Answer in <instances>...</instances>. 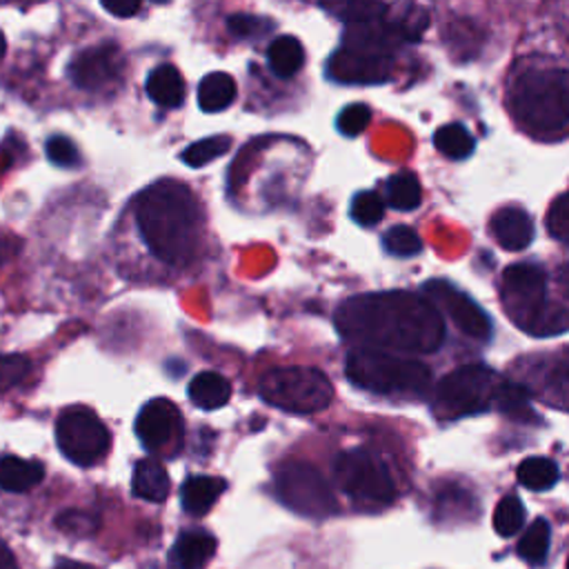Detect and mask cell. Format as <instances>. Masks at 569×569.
<instances>
[{
  "label": "cell",
  "mask_w": 569,
  "mask_h": 569,
  "mask_svg": "<svg viewBox=\"0 0 569 569\" xmlns=\"http://www.w3.org/2000/svg\"><path fill=\"white\" fill-rule=\"evenodd\" d=\"M336 329L356 349L431 353L445 340L438 307L411 291H369L336 309Z\"/></svg>",
  "instance_id": "1"
},
{
  "label": "cell",
  "mask_w": 569,
  "mask_h": 569,
  "mask_svg": "<svg viewBox=\"0 0 569 569\" xmlns=\"http://www.w3.org/2000/svg\"><path fill=\"white\" fill-rule=\"evenodd\" d=\"M136 224L149 251L164 264L182 267L200 247V204L176 180L153 182L136 198Z\"/></svg>",
  "instance_id": "2"
},
{
  "label": "cell",
  "mask_w": 569,
  "mask_h": 569,
  "mask_svg": "<svg viewBox=\"0 0 569 569\" xmlns=\"http://www.w3.org/2000/svg\"><path fill=\"white\" fill-rule=\"evenodd\" d=\"M500 298L511 322L531 336H556L567 329V309L547 300V273L538 264H509Z\"/></svg>",
  "instance_id": "3"
},
{
  "label": "cell",
  "mask_w": 569,
  "mask_h": 569,
  "mask_svg": "<svg viewBox=\"0 0 569 569\" xmlns=\"http://www.w3.org/2000/svg\"><path fill=\"white\" fill-rule=\"evenodd\" d=\"M567 89L565 69H529L511 87V111L536 136H562L567 129Z\"/></svg>",
  "instance_id": "4"
},
{
  "label": "cell",
  "mask_w": 569,
  "mask_h": 569,
  "mask_svg": "<svg viewBox=\"0 0 569 569\" xmlns=\"http://www.w3.org/2000/svg\"><path fill=\"white\" fill-rule=\"evenodd\" d=\"M345 373L356 387L389 398H422L431 385V369L425 362L373 349H353Z\"/></svg>",
  "instance_id": "5"
},
{
  "label": "cell",
  "mask_w": 569,
  "mask_h": 569,
  "mask_svg": "<svg viewBox=\"0 0 569 569\" xmlns=\"http://www.w3.org/2000/svg\"><path fill=\"white\" fill-rule=\"evenodd\" d=\"M258 391L264 402L289 413H318L333 398L329 378L313 367H276L260 378Z\"/></svg>",
  "instance_id": "6"
},
{
  "label": "cell",
  "mask_w": 569,
  "mask_h": 569,
  "mask_svg": "<svg viewBox=\"0 0 569 569\" xmlns=\"http://www.w3.org/2000/svg\"><path fill=\"white\" fill-rule=\"evenodd\" d=\"M498 376L482 362H471L447 373L433 393V413L440 420H458L491 407Z\"/></svg>",
  "instance_id": "7"
},
{
  "label": "cell",
  "mask_w": 569,
  "mask_h": 569,
  "mask_svg": "<svg viewBox=\"0 0 569 569\" xmlns=\"http://www.w3.org/2000/svg\"><path fill=\"white\" fill-rule=\"evenodd\" d=\"M338 487L362 505H389L396 498V485L387 465L369 449H347L333 462Z\"/></svg>",
  "instance_id": "8"
},
{
  "label": "cell",
  "mask_w": 569,
  "mask_h": 569,
  "mask_svg": "<svg viewBox=\"0 0 569 569\" xmlns=\"http://www.w3.org/2000/svg\"><path fill=\"white\" fill-rule=\"evenodd\" d=\"M278 500L307 518H329L338 511L336 496L322 473L307 462H284L273 478Z\"/></svg>",
  "instance_id": "9"
},
{
  "label": "cell",
  "mask_w": 569,
  "mask_h": 569,
  "mask_svg": "<svg viewBox=\"0 0 569 569\" xmlns=\"http://www.w3.org/2000/svg\"><path fill=\"white\" fill-rule=\"evenodd\" d=\"M56 442L67 460L89 467L109 451L111 433L91 409L69 407L56 420Z\"/></svg>",
  "instance_id": "10"
},
{
  "label": "cell",
  "mask_w": 569,
  "mask_h": 569,
  "mask_svg": "<svg viewBox=\"0 0 569 569\" xmlns=\"http://www.w3.org/2000/svg\"><path fill=\"white\" fill-rule=\"evenodd\" d=\"M425 293L429 296L427 300L433 307L440 305L445 309V313L453 320V325L462 333H467L476 340H489V336L493 331L491 318L465 291H460L458 287H453L447 280H429V282H425Z\"/></svg>",
  "instance_id": "11"
},
{
  "label": "cell",
  "mask_w": 569,
  "mask_h": 569,
  "mask_svg": "<svg viewBox=\"0 0 569 569\" xmlns=\"http://www.w3.org/2000/svg\"><path fill=\"white\" fill-rule=\"evenodd\" d=\"M136 436L147 451L180 449L182 442V416L178 407L167 398H153L142 405L136 416Z\"/></svg>",
  "instance_id": "12"
},
{
  "label": "cell",
  "mask_w": 569,
  "mask_h": 569,
  "mask_svg": "<svg viewBox=\"0 0 569 569\" xmlns=\"http://www.w3.org/2000/svg\"><path fill=\"white\" fill-rule=\"evenodd\" d=\"M124 69V58L118 44L102 42L80 51L69 62V78L78 89L100 91L111 87Z\"/></svg>",
  "instance_id": "13"
},
{
  "label": "cell",
  "mask_w": 569,
  "mask_h": 569,
  "mask_svg": "<svg viewBox=\"0 0 569 569\" xmlns=\"http://www.w3.org/2000/svg\"><path fill=\"white\" fill-rule=\"evenodd\" d=\"M327 76L336 82H385L391 76L389 56H378L356 47H340L327 62Z\"/></svg>",
  "instance_id": "14"
},
{
  "label": "cell",
  "mask_w": 569,
  "mask_h": 569,
  "mask_svg": "<svg viewBox=\"0 0 569 569\" xmlns=\"http://www.w3.org/2000/svg\"><path fill=\"white\" fill-rule=\"evenodd\" d=\"M491 238L505 249V251H522L531 244L536 236V227L531 216L516 204L502 207L493 213L489 222Z\"/></svg>",
  "instance_id": "15"
},
{
  "label": "cell",
  "mask_w": 569,
  "mask_h": 569,
  "mask_svg": "<svg viewBox=\"0 0 569 569\" xmlns=\"http://www.w3.org/2000/svg\"><path fill=\"white\" fill-rule=\"evenodd\" d=\"M216 551V538L202 529H189L182 531L171 551H169V565L173 569H200L207 565V560Z\"/></svg>",
  "instance_id": "16"
},
{
  "label": "cell",
  "mask_w": 569,
  "mask_h": 569,
  "mask_svg": "<svg viewBox=\"0 0 569 569\" xmlns=\"http://www.w3.org/2000/svg\"><path fill=\"white\" fill-rule=\"evenodd\" d=\"M144 89H147V96L158 107H164V109L180 107L184 102V91H187L182 73L169 62L153 67V71L147 76Z\"/></svg>",
  "instance_id": "17"
},
{
  "label": "cell",
  "mask_w": 569,
  "mask_h": 569,
  "mask_svg": "<svg viewBox=\"0 0 569 569\" xmlns=\"http://www.w3.org/2000/svg\"><path fill=\"white\" fill-rule=\"evenodd\" d=\"M169 473L160 460L144 458L138 460L131 476V491L136 498L147 502H164L169 496Z\"/></svg>",
  "instance_id": "18"
},
{
  "label": "cell",
  "mask_w": 569,
  "mask_h": 569,
  "mask_svg": "<svg viewBox=\"0 0 569 569\" xmlns=\"http://www.w3.org/2000/svg\"><path fill=\"white\" fill-rule=\"evenodd\" d=\"M227 489V482L216 476H191L184 480L180 489V502L182 509L189 516H204L213 502L222 496Z\"/></svg>",
  "instance_id": "19"
},
{
  "label": "cell",
  "mask_w": 569,
  "mask_h": 569,
  "mask_svg": "<svg viewBox=\"0 0 569 569\" xmlns=\"http://www.w3.org/2000/svg\"><path fill=\"white\" fill-rule=\"evenodd\" d=\"M189 400L204 411L220 409L231 398V382L218 371H200L189 382Z\"/></svg>",
  "instance_id": "20"
},
{
  "label": "cell",
  "mask_w": 569,
  "mask_h": 569,
  "mask_svg": "<svg viewBox=\"0 0 569 569\" xmlns=\"http://www.w3.org/2000/svg\"><path fill=\"white\" fill-rule=\"evenodd\" d=\"M44 478V467L38 460H24L18 456L0 458V489L11 493L29 491Z\"/></svg>",
  "instance_id": "21"
},
{
  "label": "cell",
  "mask_w": 569,
  "mask_h": 569,
  "mask_svg": "<svg viewBox=\"0 0 569 569\" xmlns=\"http://www.w3.org/2000/svg\"><path fill=\"white\" fill-rule=\"evenodd\" d=\"M236 100V80L227 71H211L198 84V107L204 113L224 111Z\"/></svg>",
  "instance_id": "22"
},
{
  "label": "cell",
  "mask_w": 569,
  "mask_h": 569,
  "mask_svg": "<svg viewBox=\"0 0 569 569\" xmlns=\"http://www.w3.org/2000/svg\"><path fill=\"white\" fill-rule=\"evenodd\" d=\"M491 407H496L500 413L513 418V420H531V391L520 385V382H511V380H498L493 398H491Z\"/></svg>",
  "instance_id": "23"
},
{
  "label": "cell",
  "mask_w": 569,
  "mask_h": 569,
  "mask_svg": "<svg viewBox=\"0 0 569 569\" xmlns=\"http://www.w3.org/2000/svg\"><path fill=\"white\" fill-rule=\"evenodd\" d=\"M267 62L278 78H291L305 62V49L298 38L278 36L267 47Z\"/></svg>",
  "instance_id": "24"
},
{
  "label": "cell",
  "mask_w": 569,
  "mask_h": 569,
  "mask_svg": "<svg viewBox=\"0 0 569 569\" xmlns=\"http://www.w3.org/2000/svg\"><path fill=\"white\" fill-rule=\"evenodd\" d=\"M385 196H387V204L391 209L413 211L422 202V187L413 173L398 171L387 180Z\"/></svg>",
  "instance_id": "25"
},
{
  "label": "cell",
  "mask_w": 569,
  "mask_h": 569,
  "mask_svg": "<svg viewBox=\"0 0 569 569\" xmlns=\"http://www.w3.org/2000/svg\"><path fill=\"white\" fill-rule=\"evenodd\" d=\"M516 476H518V482L522 487H527L531 491H547L558 482L560 471H558V465L551 458L533 456V458H525L518 465Z\"/></svg>",
  "instance_id": "26"
},
{
  "label": "cell",
  "mask_w": 569,
  "mask_h": 569,
  "mask_svg": "<svg viewBox=\"0 0 569 569\" xmlns=\"http://www.w3.org/2000/svg\"><path fill=\"white\" fill-rule=\"evenodd\" d=\"M433 144L436 149L447 156V158H453V160H462V158H469L476 149V140L473 136L469 133V129L460 122H449V124H442L436 133H433Z\"/></svg>",
  "instance_id": "27"
},
{
  "label": "cell",
  "mask_w": 569,
  "mask_h": 569,
  "mask_svg": "<svg viewBox=\"0 0 569 569\" xmlns=\"http://www.w3.org/2000/svg\"><path fill=\"white\" fill-rule=\"evenodd\" d=\"M551 542V527L545 518H536L533 525L518 540V556L531 565H540L547 558Z\"/></svg>",
  "instance_id": "28"
},
{
  "label": "cell",
  "mask_w": 569,
  "mask_h": 569,
  "mask_svg": "<svg viewBox=\"0 0 569 569\" xmlns=\"http://www.w3.org/2000/svg\"><path fill=\"white\" fill-rule=\"evenodd\" d=\"M231 147V138L229 136H209V138H202V140H196L191 142L189 147H184L180 151V160L187 164V167H204L209 164L211 160L224 156Z\"/></svg>",
  "instance_id": "29"
},
{
  "label": "cell",
  "mask_w": 569,
  "mask_h": 569,
  "mask_svg": "<svg viewBox=\"0 0 569 569\" xmlns=\"http://www.w3.org/2000/svg\"><path fill=\"white\" fill-rule=\"evenodd\" d=\"M525 505L516 493H507L493 511V529L498 536L509 538L525 525Z\"/></svg>",
  "instance_id": "30"
},
{
  "label": "cell",
  "mask_w": 569,
  "mask_h": 569,
  "mask_svg": "<svg viewBox=\"0 0 569 569\" xmlns=\"http://www.w3.org/2000/svg\"><path fill=\"white\" fill-rule=\"evenodd\" d=\"M382 249L396 258H411L422 251V240L411 227L393 224L382 233Z\"/></svg>",
  "instance_id": "31"
},
{
  "label": "cell",
  "mask_w": 569,
  "mask_h": 569,
  "mask_svg": "<svg viewBox=\"0 0 569 569\" xmlns=\"http://www.w3.org/2000/svg\"><path fill=\"white\" fill-rule=\"evenodd\" d=\"M349 213L360 227H373L385 216V202L376 191H358L351 200Z\"/></svg>",
  "instance_id": "32"
},
{
  "label": "cell",
  "mask_w": 569,
  "mask_h": 569,
  "mask_svg": "<svg viewBox=\"0 0 569 569\" xmlns=\"http://www.w3.org/2000/svg\"><path fill=\"white\" fill-rule=\"evenodd\" d=\"M322 7L327 11L340 16L342 20L353 22V24L373 22V20H378L387 11V4H382V2H365V0H358V2H336V4H322Z\"/></svg>",
  "instance_id": "33"
},
{
  "label": "cell",
  "mask_w": 569,
  "mask_h": 569,
  "mask_svg": "<svg viewBox=\"0 0 569 569\" xmlns=\"http://www.w3.org/2000/svg\"><path fill=\"white\" fill-rule=\"evenodd\" d=\"M369 120H371V109L365 102H351L338 113L336 127L342 136L353 138L367 129Z\"/></svg>",
  "instance_id": "34"
},
{
  "label": "cell",
  "mask_w": 569,
  "mask_h": 569,
  "mask_svg": "<svg viewBox=\"0 0 569 569\" xmlns=\"http://www.w3.org/2000/svg\"><path fill=\"white\" fill-rule=\"evenodd\" d=\"M227 29L233 33V38L244 40V38H258L267 29H273V22L262 18V16H249V13H233L227 18Z\"/></svg>",
  "instance_id": "35"
},
{
  "label": "cell",
  "mask_w": 569,
  "mask_h": 569,
  "mask_svg": "<svg viewBox=\"0 0 569 569\" xmlns=\"http://www.w3.org/2000/svg\"><path fill=\"white\" fill-rule=\"evenodd\" d=\"M29 373V360L18 353H0V393L22 382Z\"/></svg>",
  "instance_id": "36"
},
{
  "label": "cell",
  "mask_w": 569,
  "mask_h": 569,
  "mask_svg": "<svg viewBox=\"0 0 569 569\" xmlns=\"http://www.w3.org/2000/svg\"><path fill=\"white\" fill-rule=\"evenodd\" d=\"M47 158L64 169L80 164V151L67 136H51L47 140Z\"/></svg>",
  "instance_id": "37"
},
{
  "label": "cell",
  "mask_w": 569,
  "mask_h": 569,
  "mask_svg": "<svg viewBox=\"0 0 569 569\" xmlns=\"http://www.w3.org/2000/svg\"><path fill=\"white\" fill-rule=\"evenodd\" d=\"M547 229L556 240H560V242L567 240V231H569V198H567V193H560L551 202L549 213H547Z\"/></svg>",
  "instance_id": "38"
},
{
  "label": "cell",
  "mask_w": 569,
  "mask_h": 569,
  "mask_svg": "<svg viewBox=\"0 0 569 569\" xmlns=\"http://www.w3.org/2000/svg\"><path fill=\"white\" fill-rule=\"evenodd\" d=\"M58 527L71 533H89L96 529V520L82 511H64L58 518Z\"/></svg>",
  "instance_id": "39"
},
{
  "label": "cell",
  "mask_w": 569,
  "mask_h": 569,
  "mask_svg": "<svg viewBox=\"0 0 569 569\" xmlns=\"http://www.w3.org/2000/svg\"><path fill=\"white\" fill-rule=\"evenodd\" d=\"M102 9L109 11V13H113L116 18H129V16H133V13L140 11V2H136V0H118V2L104 0V2H102Z\"/></svg>",
  "instance_id": "40"
},
{
  "label": "cell",
  "mask_w": 569,
  "mask_h": 569,
  "mask_svg": "<svg viewBox=\"0 0 569 569\" xmlns=\"http://www.w3.org/2000/svg\"><path fill=\"white\" fill-rule=\"evenodd\" d=\"M0 569H16L13 556H11V551L4 547L2 540H0Z\"/></svg>",
  "instance_id": "41"
},
{
  "label": "cell",
  "mask_w": 569,
  "mask_h": 569,
  "mask_svg": "<svg viewBox=\"0 0 569 569\" xmlns=\"http://www.w3.org/2000/svg\"><path fill=\"white\" fill-rule=\"evenodd\" d=\"M56 569H93V567L84 565V562H78V560H60L56 565Z\"/></svg>",
  "instance_id": "42"
},
{
  "label": "cell",
  "mask_w": 569,
  "mask_h": 569,
  "mask_svg": "<svg viewBox=\"0 0 569 569\" xmlns=\"http://www.w3.org/2000/svg\"><path fill=\"white\" fill-rule=\"evenodd\" d=\"M4 51H7V40H4V33L0 31V60H2V56H4Z\"/></svg>",
  "instance_id": "43"
}]
</instances>
